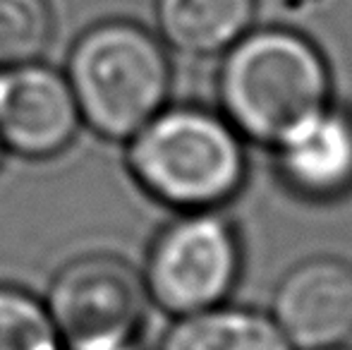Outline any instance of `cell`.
Listing matches in <instances>:
<instances>
[{"label":"cell","mask_w":352,"mask_h":350,"mask_svg":"<svg viewBox=\"0 0 352 350\" xmlns=\"http://www.w3.org/2000/svg\"><path fill=\"white\" fill-rule=\"evenodd\" d=\"M329 94L324 56L287 29H261L237 39L218 75L226 120L266 144H278L297 125L329 108Z\"/></svg>","instance_id":"1"},{"label":"cell","mask_w":352,"mask_h":350,"mask_svg":"<svg viewBox=\"0 0 352 350\" xmlns=\"http://www.w3.org/2000/svg\"><path fill=\"white\" fill-rule=\"evenodd\" d=\"M82 125L111 142H127L170 94V58L158 36L127 19L89 27L65 65Z\"/></svg>","instance_id":"2"},{"label":"cell","mask_w":352,"mask_h":350,"mask_svg":"<svg viewBox=\"0 0 352 350\" xmlns=\"http://www.w3.org/2000/svg\"><path fill=\"white\" fill-rule=\"evenodd\" d=\"M125 144L137 185L173 209L211 211L245 180L240 132L204 108H163Z\"/></svg>","instance_id":"3"},{"label":"cell","mask_w":352,"mask_h":350,"mask_svg":"<svg viewBox=\"0 0 352 350\" xmlns=\"http://www.w3.org/2000/svg\"><path fill=\"white\" fill-rule=\"evenodd\" d=\"M43 305L65 350L125 348L140 346L148 293L127 259L91 252L53 276Z\"/></svg>","instance_id":"4"},{"label":"cell","mask_w":352,"mask_h":350,"mask_svg":"<svg viewBox=\"0 0 352 350\" xmlns=\"http://www.w3.org/2000/svg\"><path fill=\"white\" fill-rule=\"evenodd\" d=\"M240 271L232 228L211 211H185L156 235L144 266L148 300L182 317L221 305Z\"/></svg>","instance_id":"5"},{"label":"cell","mask_w":352,"mask_h":350,"mask_svg":"<svg viewBox=\"0 0 352 350\" xmlns=\"http://www.w3.org/2000/svg\"><path fill=\"white\" fill-rule=\"evenodd\" d=\"M82 118L65 72L46 63L0 67V142L5 151L43 161L74 142Z\"/></svg>","instance_id":"6"},{"label":"cell","mask_w":352,"mask_h":350,"mask_svg":"<svg viewBox=\"0 0 352 350\" xmlns=\"http://www.w3.org/2000/svg\"><path fill=\"white\" fill-rule=\"evenodd\" d=\"M274 322L292 348L343 346L352 336V266L333 257L295 266L276 288Z\"/></svg>","instance_id":"7"},{"label":"cell","mask_w":352,"mask_h":350,"mask_svg":"<svg viewBox=\"0 0 352 350\" xmlns=\"http://www.w3.org/2000/svg\"><path fill=\"white\" fill-rule=\"evenodd\" d=\"M278 166L300 195L329 199L352 187V118L324 108L278 142Z\"/></svg>","instance_id":"8"},{"label":"cell","mask_w":352,"mask_h":350,"mask_svg":"<svg viewBox=\"0 0 352 350\" xmlns=\"http://www.w3.org/2000/svg\"><path fill=\"white\" fill-rule=\"evenodd\" d=\"M254 0H156V22L166 46L192 58L226 53L247 34Z\"/></svg>","instance_id":"9"},{"label":"cell","mask_w":352,"mask_h":350,"mask_svg":"<svg viewBox=\"0 0 352 350\" xmlns=\"http://www.w3.org/2000/svg\"><path fill=\"white\" fill-rule=\"evenodd\" d=\"M158 350H292L271 317L254 309L209 307L182 314Z\"/></svg>","instance_id":"10"},{"label":"cell","mask_w":352,"mask_h":350,"mask_svg":"<svg viewBox=\"0 0 352 350\" xmlns=\"http://www.w3.org/2000/svg\"><path fill=\"white\" fill-rule=\"evenodd\" d=\"M48 0H0V67L36 63L53 41Z\"/></svg>","instance_id":"11"},{"label":"cell","mask_w":352,"mask_h":350,"mask_svg":"<svg viewBox=\"0 0 352 350\" xmlns=\"http://www.w3.org/2000/svg\"><path fill=\"white\" fill-rule=\"evenodd\" d=\"M0 350H65L43 300L0 283Z\"/></svg>","instance_id":"12"},{"label":"cell","mask_w":352,"mask_h":350,"mask_svg":"<svg viewBox=\"0 0 352 350\" xmlns=\"http://www.w3.org/2000/svg\"><path fill=\"white\" fill-rule=\"evenodd\" d=\"M3 156H5V146H3V142H0V164H3Z\"/></svg>","instance_id":"13"},{"label":"cell","mask_w":352,"mask_h":350,"mask_svg":"<svg viewBox=\"0 0 352 350\" xmlns=\"http://www.w3.org/2000/svg\"><path fill=\"white\" fill-rule=\"evenodd\" d=\"M329 350H338V348H329Z\"/></svg>","instance_id":"14"}]
</instances>
